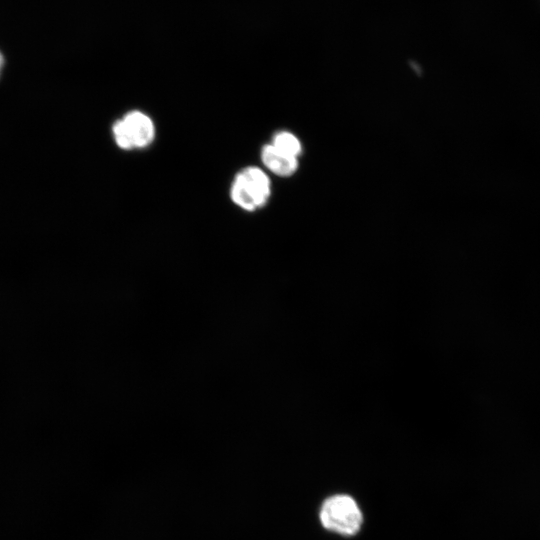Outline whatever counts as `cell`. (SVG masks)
<instances>
[{
    "instance_id": "cell-1",
    "label": "cell",
    "mask_w": 540,
    "mask_h": 540,
    "mask_svg": "<svg viewBox=\"0 0 540 540\" xmlns=\"http://www.w3.org/2000/svg\"><path fill=\"white\" fill-rule=\"evenodd\" d=\"M271 195V182L268 175L259 167L247 166L234 177L230 198L232 202L247 212L262 208Z\"/></svg>"
},
{
    "instance_id": "cell-2",
    "label": "cell",
    "mask_w": 540,
    "mask_h": 540,
    "mask_svg": "<svg viewBox=\"0 0 540 540\" xmlns=\"http://www.w3.org/2000/svg\"><path fill=\"white\" fill-rule=\"evenodd\" d=\"M319 515L324 528L345 536L356 534L362 524L360 508L349 495L329 497L323 502Z\"/></svg>"
},
{
    "instance_id": "cell-3",
    "label": "cell",
    "mask_w": 540,
    "mask_h": 540,
    "mask_svg": "<svg viewBox=\"0 0 540 540\" xmlns=\"http://www.w3.org/2000/svg\"><path fill=\"white\" fill-rule=\"evenodd\" d=\"M134 149H143L152 144L155 139L153 120L140 110H131L121 118Z\"/></svg>"
},
{
    "instance_id": "cell-4",
    "label": "cell",
    "mask_w": 540,
    "mask_h": 540,
    "mask_svg": "<svg viewBox=\"0 0 540 540\" xmlns=\"http://www.w3.org/2000/svg\"><path fill=\"white\" fill-rule=\"evenodd\" d=\"M262 164L273 174L280 177H289L298 168L297 157L287 155L273 145H264L260 154Z\"/></svg>"
},
{
    "instance_id": "cell-5",
    "label": "cell",
    "mask_w": 540,
    "mask_h": 540,
    "mask_svg": "<svg viewBox=\"0 0 540 540\" xmlns=\"http://www.w3.org/2000/svg\"><path fill=\"white\" fill-rule=\"evenodd\" d=\"M271 145H273L279 151L293 157H298L302 150V146L298 138L294 134L287 131L276 133L273 136Z\"/></svg>"
},
{
    "instance_id": "cell-6",
    "label": "cell",
    "mask_w": 540,
    "mask_h": 540,
    "mask_svg": "<svg viewBox=\"0 0 540 540\" xmlns=\"http://www.w3.org/2000/svg\"><path fill=\"white\" fill-rule=\"evenodd\" d=\"M3 61H4L3 56L0 53V72H1V69H2V66H3Z\"/></svg>"
}]
</instances>
